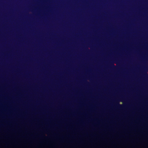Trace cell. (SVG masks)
<instances>
[{"instance_id":"6da1fadb","label":"cell","mask_w":148,"mask_h":148,"mask_svg":"<svg viewBox=\"0 0 148 148\" xmlns=\"http://www.w3.org/2000/svg\"></svg>"}]
</instances>
